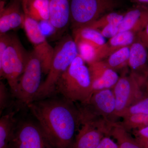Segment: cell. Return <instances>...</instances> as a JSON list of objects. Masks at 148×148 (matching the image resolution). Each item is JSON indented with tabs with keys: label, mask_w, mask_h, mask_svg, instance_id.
I'll return each instance as SVG.
<instances>
[{
	"label": "cell",
	"mask_w": 148,
	"mask_h": 148,
	"mask_svg": "<svg viewBox=\"0 0 148 148\" xmlns=\"http://www.w3.org/2000/svg\"><path fill=\"white\" fill-rule=\"evenodd\" d=\"M148 24V8L134 5L125 12L119 26V32L130 31L138 34L143 31Z\"/></svg>",
	"instance_id": "14"
},
{
	"label": "cell",
	"mask_w": 148,
	"mask_h": 148,
	"mask_svg": "<svg viewBox=\"0 0 148 148\" xmlns=\"http://www.w3.org/2000/svg\"><path fill=\"white\" fill-rule=\"evenodd\" d=\"M128 66L131 74L145 83L148 75V53L147 48L138 39L130 46Z\"/></svg>",
	"instance_id": "13"
},
{
	"label": "cell",
	"mask_w": 148,
	"mask_h": 148,
	"mask_svg": "<svg viewBox=\"0 0 148 148\" xmlns=\"http://www.w3.org/2000/svg\"><path fill=\"white\" fill-rule=\"evenodd\" d=\"M96 148H119L117 143L114 142L109 136H106L101 140Z\"/></svg>",
	"instance_id": "29"
},
{
	"label": "cell",
	"mask_w": 148,
	"mask_h": 148,
	"mask_svg": "<svg viewBox=\"0 0 148 148\" xmlns=\"http://www.w3.org/2000/svg\"><path fill=\"white\" fill-rule=\"evenodd\" d=\"M80 112V111H79ZM79 125L73 148H96L104 137L109 136L101 125L81 113Z\"/></svg>",
	"instance_id": "10"
},
{
	"label": "cell",
	"mask_w": 148,
	"mask_h": 148,
	"mask_svg": "<svg viewBox=\"0 0 148 148\" xmlns=\"http://www.w3.org/2000/svg\"><path fill=\"white\" fill-rule=\"evenodd\" d=\"M143 86L144 84L131 73L120 77L112 88L116 104V114L118 118L122 117L129 107L145 95Z\"/></svg>",
	"instance_id": "7"
},
{
	"label": "cell",
	"mask_w": 148,
	"mask_h": 148,
	"mask_svg": "<svg viewBox=\"0 0 148 148\" xmlns=\"http://www.w3.org/2000/svg\"><path fill=\"white\" fill-rule=\"evenodd\" d=\"M42 66L39 58L32 51L29 57L24 72L19 78L14 96L25 106L35 101L41 85Z\"/></svg>",
	"instance_id": "6"
},
{
	"label": "cell",
	"mask_w": 148,
	"mask_h": 148,
	"mask_svg": "<svg viewBox=\"0 0 148 148\" xmlns=\"http://www.w3.org/2000/svg\"><path fill=\"white\" fill-rule=\"evenodd\" d=\"M14 112L3 116L0 119V148H10V142L15 126Z\"/></svg>",
	"instance_id": "19"
},
{
	"label": "cell",
	"mask_w": 148,
	"mask_h": 148,
	"mask_svg": "<svg viewBox=\"0 0 148 148\" xmlns=\"http://www.w3.org/2000/svg\"><path fill=\"white\" fill-rule=\"evenodd\" d=\"M10 1V0H1V1Z\"/></svg>",
	"instance_id": "33"
},
{
	"label": "cell",
	"mask_w": 148,
	"mask_h": 148,
	"mask_svg": "<svg viewBox=\"0 0 148 148\" xmlns=\"http://www.w3.org/2000/svg\"><path fill=\"white\" fill-rule=\"evenodd\" d=\"M124 14L125 12L116 11L109 12L101 16L86 27H90L99 31L110 24H116L119 26L122 21Z\"/></svg>",
	"instance_id": "23"
},
{
	"label": "cell",
	"mask_w": 148,
	"mask_h": 148,
	"mask_svg": "<svg viewBox=\"0 0 148 148\" xmlns=\"http://www.w3.org/2000/svg\"><path fill=\"white\" fill-rule=\"evenodd\" d=\"M29 55L18 37L12 35L9 45L0 57V75L7 81L13 95Z\"/></svg>",
	"instance_id": "5"
},
{
	"label": "cell",
	"mask_w": 148,
	"mask_h": 148,
	"mask_svg": "<svg viewBox=\"0 0 148 148\" xmlns=\"http://www.w3.org/2000/svg\"><path fill=\"white\" fill-rule=\"evenodd\" d=\"M134 5L143 6L148 8V0H130Z\"/></svg>",
	"instance_id": "31"
},
{
	"label": "cell",
	"mask_w": 148,
	"mask_h": 148,
	"mask_svg": "<svg viewBox=\"0 0 148 148\" xmlns=\"http://www.w3.org/2000/svg\"><path fill=\"white\" fill-rule=\"evenodd\" d=\"M65 98L42 99L28 106L54 147L66 148L73 142L79 125L78 106Z\"/></svg>",
	"instance_id": "1"
},
{
	"label": "cell",
	"mask_w": 148,
	"mask_h": 148,
	"mask_svg": "<svg viewBox=\"0 0 148 148\" xmlns=\"http://www.w3.org/2000/svg\"><path fill=\"white\" fill-rule=\"evenodd\" d=\"M54 49L49 71L42 83L34 101L49 98L55 92L58 79L78 54L76 43L69 35L62 37Z\"/></svg>",
	"instance_id": "3"
},
{
	"label": "cell",
	"mask_w": 148,
	"mask_h": 148,
	"mask_svg": "<svg viewBox=\"0 0 148 148\" xmlns=\"http://www.w3.org/2000/svg\"><path fill=\"white\" fill-rule=\"evenodd\" d=\"M75 42L77 44L78 54L84 62L87 63V65L99 61V50L101 47H95L88 43L82 41Z\"/></svg>",
	"instance_id": "22"
},
{
	"label": "cell",
	"mask_w": 148,
	"mask_h": 148,
	"mask_svg": "<svg viewBox=\"0 0 148 148\" xmlns=\"http://www.w3.org/2000/svg\"><path fill=\"white\" fill-rule=\"evenodd\" d=\"M56 91L71 102L87 103L93 93L88 66L78 54L58 79Z\"/></svg>",
	"instance_id": "2"
},
{
	"label": "cell",
	"mask_w": 148,
	"mask_h": 148,
	"mask_svg": "<svg viewBox=\"0 0 148 148\" xmlns=\"http://www.w3.org/2000/svg\"><path fill=\"white\" fill-rule=\"evenodd\" d=\"M135 138L143 148H148V125L133 130Z\"/></svg>",
	"instance_id": "26"
},
{
	"label": "cell",
	"mask_w": 148,
	"mask_h": 148,
	"mask_svg": "<svg viewBox=\"0 0 148 148\" xmlns=\"http://www.w3.org/2000/svg\"><path fill=\"white\" fill-rule=\"evenodd\" d=\"M24 14L38 22L49 21V0L21 1Z\"/></svg>",
	"instance_id": "17"
},
{
	"label": "cell",
	"mask_w": 148,
	"mask_h": 148,
	"mask_svg": "<svg viewBox=\"0 0 148 148\" xmlns=\"http://www.w3.org/2000/svg\"><path fill=\"white\" fill-rule=\"evenodd\" d=\"M9 95L7 88L4 84L0 83V112L1 114L3 111L8 106Z\"/></svg>",
	"instance_id": "27"
},
{
	"label": "cell",
	"mask_w": 148,
	"mask_h": 148,
	"mask_svg": "<svg viewBox=\"0 0 148 148\" xmlns=\"http://www.w3.org/2000/svg\"><path fill=\"white\" fill-rule=\"evenodd\" d=\"M0 2V34H4L24 26L25 14L21 0Z\"/></svg>",
	"instance_id": "11"
},
{
	"label": "cell",
	"mask_w": 148,
	"mask_h": 148,
	"mask_svg": "<svg viewBox=\"0 0 148 148\" xmlns=\"http://www.w3.org/2000/svg\"><path fill=\"white\" fill-rule=\"evenodd\" d=\"M130 47H125L114 51L104 61L114 71H120L128 66L130 56Z\"/></svg>",
	"instance_id": "21"
},
{
	"label": "cell",
	"mask_w": 148,
	"mask_h": 148,
	"mask_svg": "<svg viewBox=\"0 0 148 148\" xmlns=\"http://www.w3.org/2000/svg\"><path fill=\"white\" fill-rule=\"evenodd\" d=\"M99 32L103 37L110 39L119 33V26L116 24H110L101 29Z\"/></svg>",
	"instance_id": "28"
},
{
	"label": "cell",
	"mask_w": 148,
	"mask_h": 148,
	"mask_svg": "<svg viewBox=\"0 0 148 148\" xmlns=\"http://www.w3.org/2000/svg\"><path fill=\"white\" fill-rule=\"evenodd\" d=\"M145 88L146 93L148 94V75L147 78H146L145 82Z\"/></svg>",
	"instance_id": "32"
},
{
	"label": "cell",
	"mask_w": 148,
	"mask_h": 148,
	"mask_svg": "<svg viewBox=\"0 0 148 148\" xmlns=\"http://www.w3.org/2000/svg\"><path fill=\"white\" fill-rule=\"evenodd\" d=\"M75 42L82 41L96 47H100L106 42V38L98 30L88 27H83L73 30Z\"/></svg>",
	"instance_id": "18"
},
{
	"label": "cell",
	"mask_w": 148,
	"mask_h": 148,
	"mask_svg": "<svg viewBox=\"0 0 148 148\" xmlns=\"http://www.w3.org/2000/svg\"><path fill=\"white\" fill-rule=\"evenodd\" d=\"M95 117L114 123L117 122L116 114V104L112 88L93 92L87 103L82 104Z\"/></svg>",
	"instance_id": "9"
},
{
	"label": "cell",
	"mask_w": 148,
	"mask_h": 148,
	"mask_svg": "<svg viewBox=\"0 0 148 148\" xmlns=\"http://www.w3.org/2000/svg\"><path fill=\"white\" fill-rule=\"evenodd\" d=\"M80 112H81V111H80ZM83 114H84V113H83ZM102 126H103V125H102ZM109 133H110V132H109Z\"/></svg>",
	"instance_id": "34"
},
{
	"label": "cell",
	"mask_w": 148,
	"mask_h": 148,
	"mask_svg": "<svg viewBox=\"0 0 148 148\" xmlns=\"http://www.w3.org/2000/svg\"><path fill=\"white\" fill-rule=\"evenodd\" d=\"M39 125L23 122L15 126L12 136L10 148H52Z\"/></svg>",
	"instance_id": "8"
},
{
	"label": "cell",
	"mask_w": 148,
	"mask_h": 148,
	"mask_svg": "<svg viewBox=\"0 0 148 148\" xmlns=\"http://www.w3.org/2000/svg\"><path fill=\"white\" fill-rule=\"evenodd\" d=\"M123 0H70V24L73 30L87 27L106 14L122 6Z\"/></svg>",
	"instance_id": "4"
},
{
	"label": "cell",
	"mask_w": 148,
	"mask_h": 148,
	"mask_svg": "<svg viewBox=\"0 0 148 148\" xmlns=\"http://www.w3.org/2000/svg\"><path fill=\"white\" fill-rule=\"evenodd\" d=\"M122 118L123 121L120 123L128 131L136 130L148 125V114H134Z\"/></svg>",
	"instance_id": "24"
},
{
	"label": "cell",
	"mask_w": 148,
	"mask_h": 148,
	"mask_svg": "<svg viewBox=\"0 0 148 148\" xmlns=\"http://www.w3.org/2000/svg\"><path fill=\"white\" fill-rule=\"evenodd\" d=\"M134 114H148V94L147 93L140 100L129 107L121 118Z\"/></svg>",
	"instance_id": "25"
},
{
	"label": "cell",
	"mask_w": 148,
	"mask_h": 148,
	"mask_svg": "<svg viewBox=\"0 0 148 148\" xmlns=\"http://www.w3.org/2000/svg\"><path fill=\"white\" fill-rule=\"evenodd\" d=\"M138 37L148 50V24L145 29L138 34Z\"/></svg>",
	"instance_id": "30"
},
{
	"label": "cell",
	"mask_w": 148,
	"mask_h": 148,
	"mask_svg": "<svg viewBox=\"0 0 148 148\" xmlns=\"http://www.w3.org/2000/svg\"><path fill=\"white\" fill-rule=\"evenodd\" d=\"M49 21L55 31L61 32L70 24V0H49Z\"/></svg>",
	"instance_id": "15"
},
{
	"label": "cell",
	"mask_w": 148,
	"mask_h": 148,
	"mask_svg": "<svg viewBox=\"0 0 148 148\" xmlns=\"http://www.w3.org/2000/svg\"><path fill=\"white\" fill-rule=\"evenodd\" d=\"M138 38V34L130 31L119 32L102 46L104 59H106L114 51L119 49L130 46Z\"/></svg>",
	"instance_id": "16"
},
{
	"label": "cell",
	"mask_w": 148,
	"mask_h": 148,
	"mask_svg": "<svg viewBox=\"0 0 148 148\" xmlns=\"http://www.w3.org/2000/svg\"><path fill=\"white\" fill-rule=\"evenodd\" d=\"M21 1H26V0H21Z\"/></svg>",
	"instance_id": "35"
},
{
	"label": "cell",
	"mask_w": 148,
	"mask_h": 148,
	"mask_svg": "<svg viewBox=\"0 0 148 148\" xmlns=\"http://www.w3.org/2000/svg\"><path fill=\"white\" fill-rule=\"evenodd\" d=\"M92 82L93 92L113 88L119 79L117 72L111 69L104 60L88 65Z\"/></svg>",
	"instance_id": "12"
},
{
	"label": "cell",
	"mask_w": 148,
	"mask_h": 148,
	"mask_svg": "<svg viewBox=\"0 0 148 148\" xmlns=\"http://www.w3.org/2000/svg\"><path fill=\"white\" fill-rule=\"evenodd\" d=\"M110 135L116 140L119 148H143L120 123H114Z\"/></svg>",
	"instance_id": "20"
}]
</instances>
